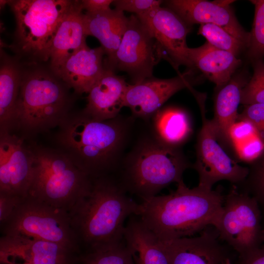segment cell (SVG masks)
Here are the masks:
<instances>
[{
  "label": "cell",
  "mask_w": 264,
  "mask_h": 264,
  "mask_svg": "<svg viewBox=\"0 0 264 264\" xmlns=\"http://www.w3.org/2000/svg\"><path fill=\"white\" fill-rule=\"evenodd\" d=\"M253 125L248 121L238 119L231 127L228 132V146L232 148L256 135Z\"/></svg>",
  "instance_id": "cell-35"
},
{
  "label": "cell",
  "mask_w": 264,
  "mask_h": 264,
  "mask_svg": "<svg viewBox=\"0 0 264 264\" xmlns=\"http://www.w3.org/2000/svg\"><path fill=\"white\" fill-rule=\"evenodd\" d=\"M190 167L180 148L163 145L151 133L140 138L123 158L116 176L128 194L143 201L172 183L180 182Z\"/></svg>",
  "instance_id": "cell-5"
},
{
  "label": "cell",
  "mask_w": 264,
  "mask_h": 264,
  "mask_svg": "<svg viewBox=\"0 0 264 264\" xmlns=\"http://www.w3.org/2000/svg\"><path fill=\"white\" fill-rule=\"evenodd\" d=\"M162 48L136 15L129 17L126 31L112 58L105 67L123 71L132 84L152 77L154 66L166 58Z\"/></svg>",
  "instance_id": "cell-11"
},
{
  "label": "cell",
  "mask_w": 264,
  "mask_h": 264,
  "mask_svg": "<svg viewBox=\"0 0 264 264\" xmlns=\"http://www.w3.org/2000/svg\"><path fill=\"white\" fill-rule=\"evenodd\" d=\"M136 16L166 52L168 60L175 66L192 68L186 43L190 25L166 7L160 6Z\"/></svg>",
  "instance_id": "cell-14"
},
{
  "label": "cell",
  "mask_w": 264,
  "mask_h": 264,
  "mask_svg": "<svg viewBox=\"0 0 264 264\" xmlns=\"http://www.w3.org/2000/svg\"><path fill=\"white\" fill-rule=\"evenodd\" d=\"M235 264H264V245L239 255Z\"/></svg>",
  "instance_id": "cell-37"
},
{
  "label": "cell",
  "mask_w": 264,
  "mask_h": 264,
  "mask_svg": "<svg viewBox=\"0 0 264 264\" xmlns=\"http://www.w3.org/2000/svg\"><path fill=\"white\" fill-rule=\"evenodd\" d=\"M81 264L80 263H78V264Z\"/></svg>",
  "instance_id": "cell-41"
},
{
  "label": "cell",
  "mask_w": 264,
  "mask_h": 264,
  "mask_svg": "<svg viewBox=\"0 0 264 264\" xmlns=\"http://www.w3.org/2000/svg\"><path fill=\"white\" fill-rule=\"evenodd\" d=\"M232 150L238 160L249 164L264 151V141L257 134L234 146Z\"/></svg>",
  "instance_id": "cell-32"
},
{
  "label": "cell",
  "mask_w": 264,
  "mask_h": 264,
  "mask_svg": "<svg viewBox=\"0 0 264 264\" xmlns=\"http://www.w3.org/2000/svg\"><path fill=\"white\" fill-rule=\"evenodd\" d=\"M77 96L48 63L22 64L13 132L29 140L58 128L73 111Z\"/></svg>",
  "instance_id": "cell-4"
},
{
  "label": "cell",
  "mask_w": 264,
  "mask_h": 264,
  "mask_svg": "<svg viewBox=\"0 0 264 264\" xmlns=\"http://www.w3.org/2000/svg\"><path fill=\"white\" fill-rule=\"evenodd\" d=\"M250 122L255 128L257 135L264 141V104H254L244 106L238 119Z\"/></svg>",
  "instance_id": "cell-33"
},
{
  "label": "cell",
  "mask_w": 264,
  "mask_h": 264,
  "mask_svg": "<svg viewBox=\"0 0 264 264\" xmlns=\"http://www.w3.org/2000/svg\"><path fill=\"white\" fill-rule=\"evenodd\" d=\"M194 95L202 118L196 145V161L193 165L198 175V186L211 190L217 182L227 180L238 186L246 178L248 168L240 165L226 153L218 140L212 120L206 117L205 99L197 92Z\"/></svg>",
  "instance_id": "cell-10"
},
{
  "label": "cell",
  "mask_w": 264,
  "mask_h": 264,
  "mask_svg": "<svg viewBox=\"0 0 264 264\" xmlns=\"http://www.w3.org/2000/svg\"><path fill=\"white\" fill-rule=\"evenodd\" d=\"M3 235H22L61 244L81 255L69 213L33 197L24 198L0 225Z\"/></svg>",
  "instance_id": "cell-8"
},
{
  "label": "cell",
  "mask_w": 264,
  "mask_h": 264,
  "mask_svg": "<svg viewBox=\"0 0 264 264\" xmlns=\"http://www.w3.org/2000/svg\"><path fill=\"white\" fill-rule=\"evenodd\" d=\"M29 145L34 161L28 196L69 213L88 193L92 179L60 150Z\"/></svg>",
  "instance_id": "cell-7"
},
{
  "label": "cell",
  "mask_w": 264,
  "mask_h": 264,
  "mask_svg": "<svg viewBox=\"0 0 264 264\" xmlns=\"http://www.w3.org/2000/svg\"><path fill=\"white\" fill-rule=\"evenodd\" d=\"M198 34L204 37L213 46L231 52L236 56L242 49L246 48L239 39L222 27L211 23L200 24Z\"/></svg>",
  "instance_id": "cell-28"
},
{
  "label": "cell",
  "mask_w": 264,
  "mask_h": 264,
  "mask_svg": "<svg viewBox=\"0 0 264 264\" xmlns=\"http://www.w3.org/2000/svg\"><path fill=\"white\" fill-rule=\"evenodd\" d=\"M19 135L0 131V193L26 198L31 185L33 154Z\"/></svg>",
  "instance_id": "cell-12"
},
{
  "label": "cell",
  "mask_w": 264,
  "mask_h": 264,
  "mask_svg": "<svg viewBox=\"0 0 264 264\" xmlns=\"http://www.w3.org/2000/svg\"><path fill=\"white\" fill-rule=\"evenodd\" d=\"M224 199L219 190L190 189L182 180L175 191L142 201L137 215L161 241L191 237L216 225Z\"/></svg>",
  "instance_id": "cell-2"
},
{
  "label": "cell",
  "mask_w": 264,
  "mask_h": 264,
  "mask_svg": "<svg viewBox=\"0 0 264 264\" xmlns=\"http://www.w3.org/2000/svg\"><path fill=\"white\" fill-rule=\"evenodd\" d=\"M83 10L86 13L96 14L106 12L111 9L110 6L112 0H80Z\"/></svg>",
  "instance_id": "cell-38"
},
{
  "label": "cell",
  "mask_w": 264,
  "mask_h": 264,
  "mask_svg": "<svg viewBox=\"0 0 264 264\" xmlns=\"http://www.w3.org/2000/svg\"><path fill=\"white\" fill-rule=\"evenodd\" d=\"M22 64L14 56L0 49V131L13 132L19 94Z\"/></svg>",
  "instance_id": "cell-23"
},
{
  "label": "cell",
  "mask_w": 264,
  "mask_h": 264,
  "mask_svg": "<svg viewBox=\"0 0 264 264\" xmlns=\"http://www.w3.org/2000/svg\"><path fill=\"white\" fill-rule=\"evenodd\" d=\"M253 72L242 91L241 104L244 106L264 104V60L253 61Z\"/></svg>",
  "instance_id": "cell-31"
},
{
  "label": "cell",
  "mask_w": 264,
  "mask_h": 264,
  "mask_svg": "<svg viewBox=\"0 0 264 264\" xmlns=\"http://www.w3.org/2000/svg\"><path fill=\"white\" fill-rule=\"evenodd\" d=\"M255 7L251 31L247 46L249 58L252 61L264 58V0H252Z\"/></svg>",
  "instance_id": "cell-30"
},
{
  "label": "cell",
  "mask_w": 264,
  "mask_h": 264,
  "mask_svg": "<svg viewBox=\"0 0 264 264\" xmlns=\"http://www.w3.org/2000/svg\"><path fill=\"white\" fill-rule=\"evenodd\" d=\"M247 81L240 77H232L221 88L216 96L214 116L211 120L222 146H228L229 131L237 121L242 89Z\"/></svg>",
  "instance_id": "cell-26"
},
{
  "label": "cell",
  "mask_w": 264,
  "mask_h": 264,
  "mask_svg": "<svg viewBox=\"0 0 264 264\" xmlns=\"http://www.w3.org/2000/svg\"><path fill=\"white\" fill-rule=\"evenodd\" d=\"M231 259H228L226 260H225L222 264H231Z\"/></svg>",
  "instance_id": "cell-39"
},
{
  "label": "cell",
  "mask_w": 264,
  "mask_h": 264,
  "mask_svg": "<svg viewBox=\"0 0 264 264\" xmlns=\"http://www.w3.org/2000/svg\"><path fill=\"white\" fill-rule=\"evenodd\" d=\"M87 35L96 38L104 49L105 61L110 60L118 48L127 29L129 18L116 9L84 15Z\"/></svg>",
  "instance_id": "cell-24"
},
{
  "label": "cell",
  "mask_w": 264,
  "mask_h": 264,
  "mask_svg": "<svg viewBox=\"0 0 264 264\" xmlns=\"http://www.w3.org/2000/svg\"><path fill=\"white\" fill-rule=\"evenodd\" d=\"M191 71L166 79L150 78L129 84L124 107L131 110L133 117L149 120L162 108L163 104L177 92L191 88Z\"/></svg>",
  "instance_id": "cell-16"
},
{
  "label": "cell",
  "mask_w": 264,
  "mask_h": 264,
  "mask_svg": "<svg viewBox=\"0 0 264 264\" xmlns=\"http://www.w3.org/2000/svg\"><path fill=\"white\" fill-rule=\"evenodd\" d=\"M26 264V263H17V264Z\"/></svg>",
  "instance_id": "cell-40"
},
{
  "label": "cell",
  "mask_w": 264,
  "mask_h": 264,
  "mask_svg": "<svg viewBox=\"0 0 264 264\" xmlns=\"http://www.w3.org/2000/svg\"><path fill=\"white\" fill-rule=\"evenodd\" d=\"M163 2L160 0H116L112 4L115 9L138 15L160 6Z\"/></svg>",
  "instance_id": "cell-34"
},
{
  "label": "cell",
  "mask_w": 264,
  "mask_h": 264,
  "mask_svg": "<svg viewBox=\"0 0 264 264\" xmlns=\"http://www.w3.org/2000/svg\"><path fill=\"white\" fill-rule=\"evenodd\" d=\"M248 174L239 189L254 198L264 217V151L249 164Z\"/></svg>",
  "instance_id": "cell-29"
},
{
  "label": "cell",
  "mask_w": 264,
  "mask_h": 264,
  "mask_svg": "<svg viewBox=\"0 0 264 264\" xmlns=\"http://www.w3.org/2000/svg\"><path fill=\"white\" fill-rule=\"evenodd\" d=\"M81 264H135L124 240L97 248L83 251Z\"/></svg>",
  "instance_id": "cell-27"
},
{
  "label": "cell",
  "mask_w": 264,
  "mask_h": 264,
  "mask_svg": "<svg viewBox=\"0 0 264 264\" xmlns=\"http://www.w3.org/2000/svg\"><path fill=\"white\" fill-rule=\"evenodd\" d=\"M123 240L135 264H170L162 242L136 215L126 221Z\"/></svg>",
  "instance_id": "cell-21"
},
{
  "label": "cell",
  "mask_w": 264,
  "mask_h": 264,
  "mask_svg": "<svg viewBox=\"0 0 264 264\" xmlns=\"http://www.w3.org/2000/svg\"><path fill=\"white\" fill-rule=\"evenodd\" d=\"M139 206L115 176L93 178L88 193L69 212L81 253L121 241L127 220Z\"/></svg>",
  "instance_id": "cell-3"
},
{
  "label": "cell",
  "mask_w": 264,
  "mask_h": 264,
  "mask_svg": "<svg viewBox=\"0 0 264 264\" xmlns=\"http://www.w3.org/2000/svg\"><path fill=\"white\" fill-rule=\"evenodd\" d=\"M23 198L17 196L0 193V225L9 219L16 208Z\"/></svg>",
  "instance_id": "cell-36"
},
{
  "label": "cell",
  "mask_w": 264,
  "mask_h": 264,
  "mask_svg": "<svg viewBox=\"0 0 264 264\" xmlns=\"http://www.w3.org/2000/svg\"><path fill=\"white\" fill-rule=\"evenodd\" d=\"M262 221L256 200L233 185L224 196L222 212L214 227L220 239L240 255L263 244Z\"/></svg>",
  "instance_id": "cell-9"
},
{
  "label": "cell",
  "mask_w": 264,
  "mask_h": 264,
  "mask_svg": "<svg viewBox=\"0 0 264 264\" xmlns=\"http://www.w3.org/2000/svg\"><path fill=\"white\" fill-rule=\"evenodd\" d=\"M83 11L80 0H72L57 28L48 62L55 71L69 55L86 44Z\"/></svg>",
  "instance_id": "cell-20"
},
{
  "label": "cell",
  "mask_w": 264,
  "mask_h": 264,
  "mask_svg": "<svg viewBox=\"0 0 264 264\" xmlns=\"http://www.w3.org/2000/svg\"><path fill=\"white\" fill-rule=\"evenodd\" d=\"M105 70L88 92L87 103L83 111L99 121L118 116L124 107V100L129 84L115 71Z\"/></svg>",
  "instance_id": "cell-19"
},
{
  "label": "cell",
  "mask_w": 264,
  "mask_h": 264,
  "mask_svg": "<svg viewBox=\"0 0 264 264\" xmlns=\"http://www.w3.org/2000/svg\"><path fill=\"white\" fill-rule=\"evenodd\" d=\"M133 120L119 115L99 121L82 110L72 111L58 127L54 141L91 178L113 175L124 157Z\"/></svg>",
  "instance_id": "cell-1"
},
{
  "label": "cell",
  "mask_w": 264,
  "mask_h": 264,
  "mask_svg": "<svg viewBox=\"0 0 264 264\" xmlns=\"http://www.w3.org/2000/svg\"><path fill=\"white\" fill-rule=\"evenodd\" d=\"M188 54L192 67L198 68L219 88L231 80L241 64V60L233 53L217 48L207 42L198 47L189 48Z\"/></svg>",
  "instance_id": "cell-22"
},
{
  "label": "cell",
  "mask_w": 264,
  "mask_h": 264,
  "mask_svg": "<svg viewBox=\"0 0 264 264\" xmlns=\"http://www.w3.org/2000/svg\"><path fill=\"white\" fill-rule=\"evenodd\" d=\"M194 237L161 241L168 254L170 264H222L231 259L232 249L220 238L212 225Z\"/></svg>",
  "instance_id": "cell-15"
},
{
  "label": "cell",
  "mask_w": 264,
  "mask_h": 264,
  "mask_svg": "<svg viewBox=\"0 0 264 264\" xmlns=\"http://www.w3.org/2000/svg\"><path fill=\"white\" fill-rule=\"evenodd\" d=\"M72 0H12L16 28L9 48L22 65L48 63L57 28Z\"/></svg>",
  "instance_id": "cell-6"
},
{
  "label": "cell",
  "mask_w": 264,
  "mask_h": 264,
  "mask_svg": "<svg viewBox=\"0 0 264 264\" xmlns=\"http://www.w3.org/2000/svg\"><path fill=\"white\" fill-rule=\"evenodd\" d=\"M151 119L152 134L160 143L169 147L180 148L193 132L190 115L179 107H162Z\"/></svg>",
  "instance_id": "cell-25"
},
{
  "label": "cell",
  "mask_w": 264,
  "mask_h": 264,
  "mask_svg": "<svg viewBox=\"0 0 264 264\" xmlns=\"http://www.w3.org/2000/svg\"><path fill=\"white\" fill-rule=\"evenodd\" d=\"M80 254L59 243L22 235L0 239V264H77Z\"/></svg>",
  "instance_id": "cell-13"
},
{
  "label": "cell",
  "mask_w": 264,
  "mask_h": 264,
  "mask_svg": "<svg viewBox=\"0 0 264 264\" xmlns=\"http://www.w3.org/2000/svg\"><path fill=\"white\" fill-rule=\"evenodd\" d=\"M103 47L86 44L69 55L56 71L78 95L88 93L105 70Z\"/></svg>",
  "instance_id": "cell-18"
},
{
  "label": "cell",
  "mask_w": 264,
  "mask_h": 264,
  "mask_svg": "<svg viewBox=\"0 0 264 264\" xmlns=\"http://www.w3.org/2000/svg\"><path fill=\"white\" fill-rule=\"evenodd\" d=\"M233 0H170L166 7L173 11L189 25L211 23L219 25L248 45L249 33L238 21L230 7Z\"/></svg>",
  "instance_id": "cell-17"
}]
</instances>
